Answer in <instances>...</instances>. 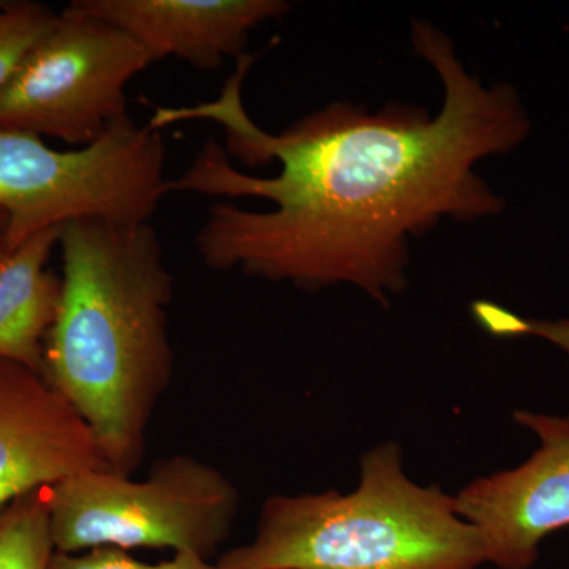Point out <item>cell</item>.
Segmentation results:
<instances>
[{"mask_svg": "<svg viewBox=\"0 0 569 569\" xmlns=\"http://www.w3.org/2000/svg\"><path fill=\"white\" fill-rule=\"evenodd\" d=\"M411 39L443 84L433 118L411 104L369 114L332 103L283 132H264L242 103L253 62L247 54L216 100L153 111L152 130L211 121L227 141L224 149L206 142L190 167L167 182V194L272 203L264 212L233 203L209 208L194 238L209 268L241 269L305 290L355 284L387 305L407 284L410 238L443 219L473 222L503 209L477 164L529 134L518 93L503 82L486 88L467 73L452 41L429 22L413 21Z\"/></svg>", "mask_w": 569, "mask_h": 569, "instance_id": "cell-1", "label": "cell"}, {"mask_svg": "<svg viewBox=\"0 0 569 569\" xmlns=\"http://www.w3.org/2000/svg\"><path fill=\"white\" fill-rule=\"evenodd\" d=\"M58 246L61 296L43 377L91 427L110 470L132 477L173 377L174 279L151 222L71 220Z\"/></svg>", "mask_w": 569, "mask_h": 569, "instance_id": "cell-2", "label": "cell"}, {"mask_svg": "<svg viewBox=\"0 0 569 569\" xmlns=\"http://www.w3.org/2000/svg\"><path fill=\"white\" fill-rule=\"evenodd\" d=\"M486 563L478 530L455 497L403 473L399 448L362 458L361 485L268 498L257 537L224 552L219 569H477Z\"/></svg>", "mask_w": 569, "mask_h": 569, "instance_id": "cell-3", "label": "cell"}, {"mask_svg": "<svg viewBox=\"0 0 569 569\" xmlns=\"http://www.w3.org/2000/svg\"><path fill=\"white\" fill-rule=\"evenodd\" d=\"M167 146L132 118L86 148L59 151L40 137L0 129V254L78 219L148 223L167 194Z\"/></svg>", "mask_w": 569, "mask_h": 569, "instance_id": "cell-4", "label": "cell"}, {"mask_svg": "<svg viewBox=\"0 0 569 569\" xmlns=\"http://www.w3.org/2000/svg\"><path fill=\"white\" fill-rule=\"evenodd\" d=\"M58 552L170 549L208 559L230 537L239 496L219 468L189 455L144 479L93 468L43 489Z\"/></svg>", "mask_w": 569, "mask_h": 569, "instance_id": "cell-5", "label": "cell"}, {"mask_svg": "<svg viewBox=\"0 0 569 569\" xmlns=\"http://www.w3.org/2000/svg\"><path fill=\"white\" fill-rule=\"evenodd\" d=\"M153 63L138 41L73 2L0 91V129L86 148L127 111V86Z\"/></svg>", "mask_w": 569, "mask_h": 569, "instance_id": "cell-6", "label": "cell"}, {"mask_svg": "<svg viewBox=\"0 0 569 569\" xmlns=\"http://www.w3.org/2000/svg\"><path fill=\"white\" fill-rule=\"evenodd\" d=\"M541 447L522 466L479 478L460 490L456 511L478 530L486 563L529 569L539 542L569 527V417L516 411Z\"/></svg>", "mask_w": 569, "mask_h": 569, "instance_id": "cell-7", "label": "cell"}, {"mask_svg": "<svg viewBox=\"0 0 569 569\" xmlns=\"http://www.w3.org/2000/svg\"><path fill=\"white\" fill-rule=\"evenodd\" d=\"M93 468L110 470L88 422L47 378L0 359V511Z\"/></svg>", "mask_w": 569, "mask_h": 569, "instance_id": "cell-8", "label": "cell"}, {"mask_svg": "<svg viewBox=\"0 0 569 569\" xmlns=\"http://www.w3.org/2000/svg\"><path fill=\"white\" fill-rule=\"evenodd\" d=\"M86 13L110 22L141 44L153 62L181 59L194 69H220L239 59L250 32L282 17V0H77Z\"/></svg>", "mask_w": 569, "mask_h": 569, "instance_id": "cell-9", "label": "cell"}, {"mask_svg": "<svg viewBox=\"0 0 569 569\" xmlns=\"http://www.w3.org/2000/svg\"><path fill=\"white\" fill-rule=\"evenodd\" d=\"M59 230L0 254V359L43 376V348L58 313L61 276L47 269Z\"/></svg>", "mask_w": 569, "mask_h": 569, "instance_id": "cell-10", "label": "cell"}, {"mask_svg": "<svg viewBox=\"0 0 569 569\" xmlns=\"http://www.w3.org/2000/svg\"><path fill=\"white\" fill-rule=\"evenodd\" d=\"M54 552L43 489L0 511V569H48Z\"/></svg>", "mask_w": 569, "mask_h": 569, "instance_id": "cell-11", "label": "cell"}, {"mask_svg": "<svg viewBox=\"0 0 569 569\" xmlns=\"http://www.w3.org/2000/svg\"><path fill=\"white\" fill-rule=\"evenodd\" d=\"M56 18L58 13L43 3L0 2V91Z\"/></svg>", "mask_w": 569, "mask_h": 569, "instance_id": "cell-12", "label": "cell"}, {"mask_svg": "<svg viewBox=\"0 0 569 569\" xmlns=\"http://www.w3.org/2000/svg\"><path fill=\"white\" fill-rule=\"evenodd\" d=\"M48 569H219L203 557L194 553H174L170 560L148 563L130 556L129 550L118 548H93L82 552H58Z\"/></svg>", "mask_w": 569, "mask_h": 569, "instance_id": "cell-13", "label": "cell"}, {"mask_svg": "<svg viewBox=\"0 0 569 569\" xmlns=\"http://www.w3.org/2000/svg\"><path fill=\"white\" fill-rule=\"evenodd\" d=\"M482 326L498 337L537 336L569 353V321L523 320L503 307L493 305L482 313Z\"/></svg>", "mask_w": 569, "mask_h": 569, "instance_id": "cell-14", "label": "cell"}, {"mask_svg": "<svg viewBox=\"0 0 569 569\" xmlns=\"http://www.w3.org/2000/svg\"><path fill=\"white\" fill-rule=\"evenodd\" d=\"M7 222H9V217H7V212L0 208V239H2L3 231H6Z\"/></svg>", "mask_w": 569, "mask_h": 569, "instance_id": "cell-15", "label": "cell"}]
</instances>
